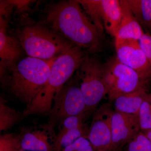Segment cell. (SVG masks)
<instances>
[{
  "label": "cell",
  "mask_w": 151,
  "mask_h": 151,
  "mask_svg": "<svg viewBox=\"0 0 151 151\" xmlns=\"http://www.w3.org/2000/svg\"><path fill=\"white\" fill-rule=\"evenodd\" d=\"M104 27L114 37L118 32L122 21V12L118 0H101Z\"/></svg>",
  "instance_id": "9a60e30c"
},
{
  "label": "cell",
  "mask_w": 151,
  "mask_h": 151,
  "mask_svg": "<svg viewBox=\"0 0 151 151\" xmlns=\"http://www.w3.org/2000/svg\"><path fill=\"white\" fill-rule=\"evenodd\" d=\"M122 12L121 26L115 36V40H139L145 32L142 28L134 16L127 0H120Z\"/></svg>",
  "instance_id": "5bb4252c"
},
{
  "label": "cell",
  "mask_w": 151,
  "mask_h": 151,
  "mask_svg": "<svg viewBox=\"0 0 151 151\" xmlns=\"http://www.w3.org/2000/svg\"><path fill=\"white\" fill-rule=\"evenodd\" d=\"M45 13L44 22L76 46L88 54L101 51L103 35L83 12L77 0L52 4Z\"/></svg>",
  "instance_id": "6da1fadb"
},
{
  "label": "cell",
  "mask_w": 151,
  "mask_h": 151,
  "mask_svg": "<svg viewBox=\"0 0 151 151\" xmlns=\"http://www.w3.org/2000/svg\"></svg>",
  "instance_id": "4316f807"
},
{
  "label": "cell",
  "mask_w": 151,
  "mask_h": 151,
  "mask_svg": "<svg viewBox=\"0 0 151 151\" xmlns=\"http://www.w3.org/2000/svg\"><path fill=\"white\" fill-rule=\"evenodd\" d=\"M55 125L47 124L25 127L19 135L21 150L27 151H55L57 134Z\"/></svg>",
  "instance_id": "30bf717a"
},
{
  "label": "cell",
  "mask_w": 151,
  "mask_h": 151,
  "mask_svg": "<svg viewBox=\"0 0 151 151\" xmlns=\"http://www.w3.org/2000/svg\"><path fill=\"white\" fill-rule=\"evenodd\" d=\"M105 81L111 102L119 96L140 90L148 91V85L134 70L113 57L104 63Z\"/></svg>",
  "instance_id": "8992f818"
},
{
  "label": "cell",
  "mask_w": 151,
  "mask_h": 151,
  "mask_svg": "<svg viewBox=\"0 0 151 151\" xmlns=\"http://www.w3.org/2000/svg\"><path fill=\"white\" fill-rule=\"evenodd\" d=\"M141 132L139 116L115 111L112 118V151H118Z\"/></svg>",
  "instance_id": "8fae6325"
},
{
  "label": "cell",
  "mask_w": 151,
  "mask_h": 151,
  "mask_svg": "<svg viewBox=\"0 0 151 151\" xmlns=\"http://www.w3.org/2000/svg\"><path fill=\"white\" fill-rule=\"evenodd\" d=\"M134 16L141 26L151 34V0H127Z\"/></svg>",
  "instance_id": "e0dca14e"
},
{
  "label": "cell",
  "mask_w": 151,
  "mask_h": 151,
  "mask_svg": "<svg viewBox=\"0 0 151 151\" xmlns=\"http://www.w3.org/2000/svg\"><path fill=\"white\" fill-rule=\"evenodd\" d=\"M19 151H27L23 150H20Z\"/></svg>",
  "instance_id": "484cf974"
},
{
  "label": "cell",
  "mask_w": 151,
  "mask_h": 151,
  "mask_svg": "<svg viewBox=\"0 0 151 151\" xmlns=\"http://www.w3.org/2000/svg\"><path fill=\"white\" fill-rule=\"evenodd\" d=\"M86 15L103 35L104 27L101 0H78Z\"/></svg>",
  "instance_id": "ac0fdd59"
},
{
  "label": "cell",
  "mask_w": 151,
  "mask_h": 151,
  "mask_svg": "<svg viewBox=\"0 0 151 151\" xmlns=\"http://www.w3.org/2000/svg\"><path fill=\"white\" fill-rule=\"evenodd\" d=\"M0 18L1 69H4L17 62L24 50L17 38L7 33V22L1 16Z\"/></svg>",
  "instance_id": "4fadbf2b"
},
{
  "label": "cell",
  "mask_w": 151,
  "mask_h": 151,
  "mask_svg": "<svg viewBox=\"0 0 151 151\" xmlns=\"http://www.w3.org/2000/svg\"><path fill=\"white\" fill-rule=\"evenodd\" d=\"M124 151H151V142L142 132L126 145Z\"/></svg>",
  "instance_id": "7402d4cb"
},
{
  "label": "cell",
  "mask_w": 151,
  "mask_h": 151,
  "mask_svg": "<svg viewBox=\"0 0 151 151\" xmlns=\"http://www.w3.org/2000/svg\"><path fill=\"white\" fill-rule=\"evenodd\" d=\"M21 149L19 134L8 133L0 136V151H19Z\"/></svg>",
  "instance_id": "44dd1931"
},
{
  "label": "cell",
  "mask_w": 151,
  "mask_h": 151,
  "mask_svg": "<svg viewBox=\"0 0 151 151\" xmlns=\"http://www.w3.org/2000/svg\"><path fill=\"white\" fill-rule=\"evenodd\" d=\"M118 60L136 71L148 86L151 83V67L137 40H115Z\"/></svg>",
  "instance_id": "ba28073f"
},
{
  "label": "cell",
  "mask_w": 151,
  "mask_h": 151,
  "mask_svg": "<svg viewBox=\"0 0 151 151\" xmlns=\"http://www.w3.org/2000/svg\"><path fill=\"white\" fill-rule=\"evenodd\" d=\"M138 42L151 67V34L148 32L145 33Z\"/></svg>",
  "instance_id": "cb8c5ba5"
},
{
  "label": "cell",
  "mask_w": 151,
  "mask_h": 151,
  "mask_svg": "<svg viewBox=\"0 0 151 151\" xmlns=\"http://www.w3.org/2000/svg\"><path fill=\"white\" fill-rule=\"evenodd\" d=\"M55 60L25 58L10 67L1 69V82L28 107L46 85Z\"/></svg>",
  "instance_id": "7a4b0ae2"
},
{
  "label": "cell",
  "mask_w": 151,
  "mask_h": 151,
  "mask_svg": "<svg viewBox=\"0 0 151 151\" xmlns=\"http://www.w3.org/2000/svg\"><path fill=\"white\" fill-rule=\"evenodd\" d=\"M148 94L147 91L140 90L119 96L114 100L115 111L138 115Z\"/></svg>",
  "instance_id": "2e32d148"
},
{
  "label": "cell",
  "mask_w": 151,
  "mask_h": 151,
  "mask_svg": "<svg viewBox=\"0 0 151 151\" xmlns=\"http://www.w3.org/2000/svg\"><path fill=\"white\" fill-rule=\"evenodd\" d=\"M87 113L86 103L78 78L69 80L57 94L49 121L55 125L61 124L69 117Z\"/></svg>",
  "instance_id": "52a82bcc"
},
{
  "label": "cell",
  "mask_w": 151,
  "mask_h": 151,
  "mask_svg": "<svg viewBox=\"0 0 151 151\" xmlns=\"http://www.w3.org/2000/svg\"><path fill=\"white\" fill-rule=\"evenodd\" d=\"M141 132L151 130V94H148L141 106L139 114Z\"/></svg>",
  "instance_id": "ffe728a7"
},
{
  "label": "cell",
  "mask_w": 151,
  "mask_h": 151,
  "mask_svg": "<svg viewBox=\"0 0 151 151\" xmlns=\"http://www.w3.org/2000/svg\"><path fill=\"white\" fill-rule=\"evenodd\" d=\"M88 113L69 117L60 124L57 134L55 151H61L79 138H87L89 128L84 123Z\"/></svg>",
  "instance_id": "7c38bea8"
},
{
  "label": "cell",
  "mask_w": 151,
  "mask_h": 151,
  "mask_svg": "<svg viewBox=\"0 0 151 151\" xmlns=\"http://www.w3.org/2000/svg\"><path fill=\"white\" fill-rule=\"evenodd\" d=\"M25 118L23 113L18 112L7 105L1 97L0 100V131H7Z\"/></svg>",
  "instance_id": "d6986e66"
},
{
  "label": "cell",
  "mask_w": 151,
  "mask_h": 151,
  "mask_svg": "<svg viewBox=\"0 0 151 151\" xmlns=\"http://www.w3.org/2000/svg\"><path fill=\"white\" fill-rule=\"evenodd\" d=\"M61 151H95L87 138L82 137Z\"/></svg>",
  "instance_id": "603a6c76"
},
{
  "label": "cell",
  "mask_w": 151,
  "mask_h": 151,
  "mask_svg": "<svg viewBox=\"0 0 151 151\" xmlns=\"http://www.w3.org/2000/svg\"><path fill=\"white\" fill-rule=\"evenodd\" d=\"M88 54L84 50L75 45L57 58L52 63L46 85L22 112L24 117L32 115H48L57 94Z\"/></svg>",
  "instance_id": "3957f363"
},
{
  "label": "cell",
  "mask_w": 151,
  "mask_h": 151,
  "mask_svg": "<svg viewBox=\"0 0 151 151\" xmlns=\"http://www.w3.org/2000/svg\"><path fill=\"white\" fill-rule=\"evenodd\" d=\"M16 35L28 56L39 59H56L75 46L44 22L24 26Z\"/></svg>",
  "instance_id": "277c9868"
},
{
  "label": "cell",
  "mask_w": 151,
  "mask_h": 151,
  "mask_svg": "<svg viewBox=\"0 0 151 151\" xmlns=\"http://www.w3.org/2000/svg\"><path fill=\"white\" fill-rule=\"evenodd\" d=\"M76 72L86 103V112L90 113L104 97L108 95L104 63L96 57L89 56L88 54Z\"/></svg>",
  "instance_id": "5b68a950"
},
{
  "label": "cell",
  "mask_w": 151,
  "mask_h": 151,
  "mask_svg": "<svg viewBox=\"0 0 151 151\" xmlns=\"http://www.w3.org/2000/svg\"><path fill=\"white\" fill-rule=\"evenodd\" d=\"M144 133L145 134L146 136L147 137L151 142V130Z\"/></svg>",
  "instance_id": "d4e9b609"
},
{
  "label": "cell",
  "mask_w": 151,
  "mask_h": 151,
  "mask_svg": "<svg viewBox=\"0 0 151 151\" xmlns=\"http://www.w3.org/2000/svg\"><path fill=\"white\" fill-rule=\"evenodd\" d=\"M114 111L109 103L94 113L87 139L95 151H112V118Z\"/></svg>",
  "instance_id": "9c48e42d"
}]
</instances>
